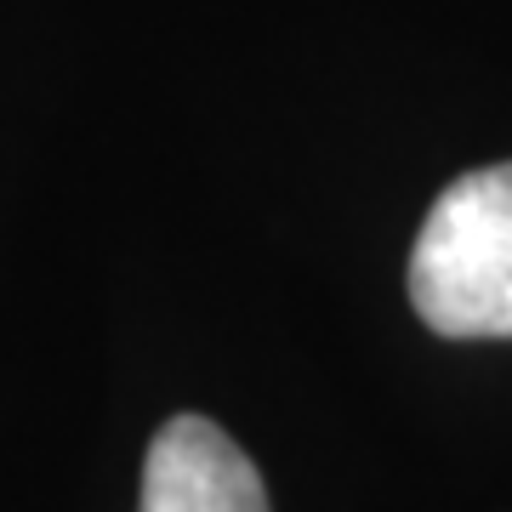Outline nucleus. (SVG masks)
Here are the masks:
<instances>
[{"label":"nucleus","instance_id":"2","mask_svg":"<svg viewBox=\"0 0 512 512\" xmlns=\"http://www.w3.org/2000/svg\"><path fill=\"white\" fill-rule=\"evenodd\" d=\"M137 512H268V490L217 421L171 416L148 439Z\"/></svg>","mask_w":512,"mask_h":512},{"label":"nucleus","instance_id":"1","mask_svg":"<svg viewBox=\"0 0 512 512\" xmlns=\"http://www.w3.org/2000/svg\"><path fill=\"white\" fill-rule=\"evenodd\" d=\"M410 302L450 342L512 336V160L444 183L410 251Z\"/></svg>","mask_w":512,"mask_h":512}]
</instances>
